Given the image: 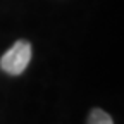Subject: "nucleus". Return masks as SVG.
<instances>
[{
	"label": "nucleus",
	"instance_id": "2",
	"mask_svg": "<svg viewBox=\"0 0 124 124\" xmlns=\"http://www.w3.org/2000/svg\"><path fill=\"white\" fill-rule=\"evenodd\" d=\"M86 124H114V119L110 117L108 112L102 110V108H93L88 114Z\"/></svg>",
	"mask_w": 124,
	"mask_h": 124
},
{
	"label": "nucleus",
	"instance_id": "1",
	"mask_svg": "<svg viewBox=\"0 0 124 124\" xmlns=\"http://www.w3.org/2000/svg\"><path fill=\"white\" fill-rule=\"evenodd\" d=\"M31 55H33L31 43L26 40H19L2 55V59H0V69L10 76H19L24 72V69L31 62Z\"/></svg>",
	"mask_w": 124,
	"mask_h": 124
}]
</instances>
